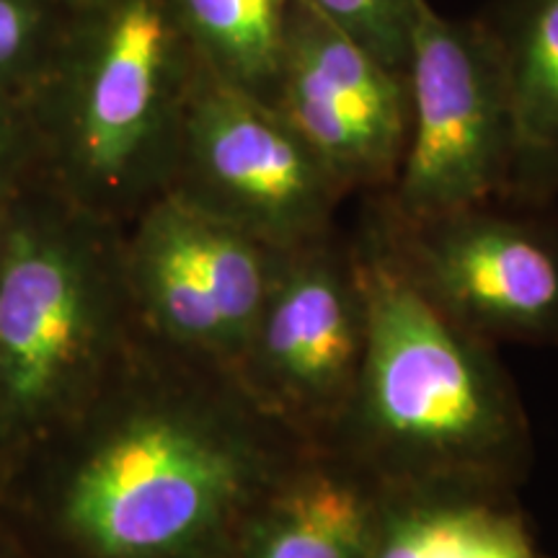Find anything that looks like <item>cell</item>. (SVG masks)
Instances as JSON below:
<instances>
[{
    "label": "cell",
    "mask_w": 558,
    "mask_h": 558,
    "mask_svg": "<svg viewBox=\"0 0 558 558\" xmlns=\"http://www.w3.org/2000/svg\"><path fill=\"white\" fill-rule=\"evenodd\" d=\"M45 177L29 99L0 90V209Z\"/></svg>",
    "instance_id": "cell-17"
},
{
    "label": "cell",
    "mask_w": 558,
    "mask_h": 558,
    "mask_svg": "<svg viewBox=\"0 0 558 558\" xmlns=\"http://www.w3.org/2000/svg\"><path fill=\"white\" fill-rule=\"evenodd\" d=\"M0 476H3V465H0Z\"/></svg>",
    "instance_id": "cell-20"
},
{
    "label": "cell",
    "mask_w": 558,
    "mask_h": 558,
    "mask_svg": "<svg viewBox=\"0 0 558 558\" xmlns=\"http://www.w3.org/2000/svg\"><path fill=\"white\" fill-rule=\"evenodd\" d=\"M137 337L122 226L34 181L0 209V465L73 416Z\"/></svg>",
    "instance_id": "cell-4"
},
{
    "label": "cell",
    "mask_w": 558,
    "mask_h": 558,
    "mask_svg": "<svg viewBox=\"0 0 558 558\" xmlns=\"http://www.w3.org/2000/svg\"><path fill=\"white\" fill-rule=\"evenodd\" d=\"M271 107L347 197L393 184L409 135L407 70L380 60L308 0H290Z\"/></svg>",
    "instance_id": "cell-10"
},
{
    "label": "cell",
    "mask_w": 558,
    "mask_h": 558,
    "mask_svg": "<svg viewBox=\"0 0 558 558\" xmlns=\"http://www.w3.org/2000/svg\"><path fill=\"white\" fill-rule=\"evenodd\" d=\"M209 73L271 101L290 0H171Z\"/></svg>",
    "instance_id": "cell-14"
},
{
    "label": "cell",
    "mask_w": 558,
    "mask_h": 558,
    "mask_svg": "<svg viewBox=\"0 0 558 558\" xmlns=\"http://www.w3.org/2000/svg\"><path fill=\"white\" fill-rule=\"evenodd\" d=\"M199 68L171 0L70 11L29 94L45 179L78 207L128 226L171 190Z\"/></svg>",
    "instance_id": "cell-3"
},
{
    "label": "cell",
    "mask_w": 558,
    "mask_h": 558,
    "mask_svg": "<svg viewBox=\"0 0 558 558\" xmlns=\"http://www.w3.org/2000/svg\"><path fill=\"white\" fill-rule=\"evenodd\" d=\"M0 558H29L9 538V535H5L3 527H0Z\"/></svg>",
    "instance_id": "cell-18"
},
{
    "label": "cell",
    "mask_w": 558,
    "mask_h": 558,
    "mask_svg": "<svg viewBox=\"0 0 558 558\" xmlns=\"http://www.w3.org/2000/svg\"><path fill=\"white\" fill-rule=\"evenodd\" d=\"M367 305L352 239L282 248L233 378L300 442L329 448L357 386Z\"/></svg>",
    "instance_id": "cell-6"
},
{
    "label": "cell",
    "mask_w": 558,
    "mask_h": 558,
    "mask_svg": "<svg viewBox=\"0 0 558 558\" xmlns=\"http://www.w3.org/2000/svg\"><path fill=\"white\" fill-rule=\"evenodd\" d=\"M505 65L512 104L507 197L558 199V0H494L478 16Z\"/></svg>",
    "instance_id": "cell-13"
},
{
    "label": "cell",
    "mask_w": 558,
    "mask_h": 558,
    "mask_svg": "<svg viewBox=\"0 0 558 558\" xmlns=\"http://www.w3.org/2000/svg\"><path fill=\"white\" fill-rule=\"evenodd\" d=\"M367 558H548L518 492L465 484L380 486Z\"/></svg>",
    "instance_id": "cell-12"
},
{
    "label": "cell",
    "mask_w": 558,
    "mask_h": 558,
    "mask_svg": "<svg viewBox=\"0 0 558 558\" xmlns=\"http://www.w3.org/2000/svg\"><path fill=\"white\" fill-rule=\"evenodd\" d=\"M390 254L452 324L488 344L558 347V220L554 205L492 199L424 220L365 197Z\"/></svg>",
    "instance_id": "cell-7"
},
{
    "label": "cell",
    "mask_w": 558,
    "mask_h": 558,
    "mask_svg": "<svg viewBox=\"0 0 558 558\" xmlns=\"http://www.w3.org/2000/svg\"><path fill=\"white\" fill-rule=\"evenodd\" d=\"M282 248L166 192L122 226L143 337L235 375Z\"/></svg>",
    "instance_id": "cell-9"
},
{
    "label": "cell",
    "mask_w": 558,
    "mask_h": 558,
    "mask_svg": "<svg viewBox=\"0 0 558 558\" xmlns=\"http://www.w3.org/2000/svg\"><path fill=\"white\" fill-rule=\"evenodd\" d=\"M380 486L331 448H308L251 507L230 558H367Z\"/></svg>",
    "instance_id": "cell-11"
},
{
    "label": "cell",
    "mask_w": 558,
    "mask_h": 558,
    "mask_svg": "<svg viewBox=\"0 0 558 558\" xmlns=\"http://www.w3.org/2000/svg\"><path fill=\"white\" fill-rule=\"evenodd\" d=\"M54 3L65 11H81V9H88V5H94V3H101V0H54Z\"/></svg>",
    "instance_id": "cell-19"
},
{
    "label": "cell",
    "mask_w": 558,
    "mask_h": 558,
    "mask_svg": "<svg viewBox=\"0 0 558 558\" xmlns=\"http://www.w3.org/2000/svg\"><path fill=\"white\" fill-rule=\"evenodd\" d=\"M68 13L54 0H0V90L29 99Z\"/></svg>",
    "instance_id": "cell-15"
},
{
    "label": "cell",
    "mask_w": 558,
    "mask_h": 558,
    "mask_svg": "<svg viewBox=\"0 0 558 558\" xmlns=\"http://www.w3.org/2000/svg\"><path fill=\"white\" fill-rule=\"evenodd\" d=\"M409 135L388 192L390 215L424 220L505 199L514 130L501 58L476 19L418 0L409 37Z\"/></svg>",
    "instance_id": "cell-5"
},
{
    "label": "cell",
    "mask_w": 558,
    "mask_h": 558,
    "mask_svg": "<svg viewBox=\"0 0 558 558\" xmlns=\"http://www.w3.org/2000/svg\"><path fill=\"white\" fill-rule=\"evenodd\" d=\"M367 305L365 360L329 442L375 484L518 492L533 469L527 411L497 347L439 313L362 207L352 235Z\"/></svg>",
    "instance_id": "cell-2"
},
{
    "label": "cell",
    "mask_w": 558,
    "mask_h": 558,
    "mask_svg": "<svg viewBox=\"0 0 558 558\" xmlns=\"http://www.w3.org/2000/svg\"><path fill=\"white\" fill-rule=\"evenodd\" d=\"M308 3L388 65L407 70L411 24L418 0H308Z\"/></svg>",
    "instance_id": "cell-16"
},
{
    "label": "cell",
    "mask_w": 558,
    "mask_h": 558,
    "mask_svg": "<svg viewBox=\"0 0 558 558\" xmlns=\"http://www.w3.org/2000/svg\"><path fill=\"white\" fill-rule=\"evenodd\" d=\"M308 448L226 369L140 333L73 416L5 460L0 527L29 558H230Z\"/></svg>",
    "instance_id": "cell-1"
},
{
    "label": "cell",
    "mask_w": 558,
    "mask_h": 558,
    "mask_svg": "<svg viewBox=\"0 0 558 558\" xmlns=\"http://www.w3.org/2000/svg\"><path fill=\"white\" fill-rule=\"evenodd\" d=\"M271 248L337 230L347 194L271 104L202 65L171 190Z\"/></svg>",
    "instance_id": "cell-8"
}]
</instances>
